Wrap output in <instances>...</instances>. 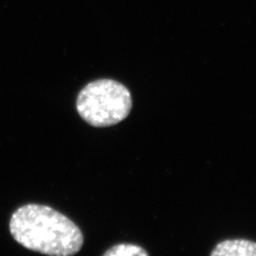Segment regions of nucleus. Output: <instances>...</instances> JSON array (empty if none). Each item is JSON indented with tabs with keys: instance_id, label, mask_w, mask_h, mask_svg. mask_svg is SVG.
<instances>
[{
	"instance_id": "obj_1",
	"label": "nucleus",
	"mask_w": 256,
	"mask_h": 256,
	"mask_svg": "<svg viewBox=\"0 0 256 256\" xmlns=\"http://www.w3.org/2000/svg\"><path fill=\"white\" fill-rule=\"evenodd\" d=\"M14 239L30 250L50 256H74L84 244L82 230L60 212L45 205L27 204L10 220Z\"/></svg>"
},
{
	"instance_id": "obj_2",
	"label": "nucleus",
	"mask_w": 256,
	"mask_h": 256,
	"mask_svg": "<svg viewBox=\"0 0 256 256\" xmlns=\"http://www.w3.org/2000/svg\"><path fill=\"white\" fill-rule=\"evenodd\" d=\"M76 108L88 124L106 128L128 118L132 108V98L122 84L100 79L88 84L80 92Z\"/></svg>"
},
{
	"instance_id": "obj_3",
	"label": "nucleus",
	"mask_w": 256,
	"mask_h": 256,
	"mask_svg": "<svg viewBox=\"0 0 256 256\" xmlns=\"http://www.w3.org/2000/svg\"><path fill=\"white\" fill-rule=\"evenodd\" d=\"M210 256H256V242L248 239H228L220 242Z\"/></svg>"
},
{
	"instance_id": "obj_4",
	"label": "nucleus",
	"mask_w": 256,
	"mask_h": 256,
	"mask_svg": "<svg viewBox=\"0 0 256 256\" xmlns=\"http://www.w3.org/2000/svg\"><path fill=\"white\" fill-rule=\"evenodd\" d=\"M104 256H149L146 250L138 245L122 243L108 248Z\"/></svg>"
}]
</instances>
